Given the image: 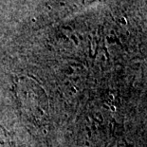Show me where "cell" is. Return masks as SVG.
<instances>
[{"mask_svg": "<svg viewBox=\"0 0 147 147\" xmlns=\"http://www.w3.org/2000/svg\"><path fill=\"white\" fill-rule=\"evenodd\" d=\"M16 88L24 110H27L36 120H44L48 112V99L41 87L32 80H23Z\"/></svg>", "mask_w": 147, "mask_h": 147, "instance_id": "cell-1", "label": "cell"}]
</instances>
